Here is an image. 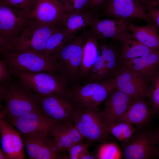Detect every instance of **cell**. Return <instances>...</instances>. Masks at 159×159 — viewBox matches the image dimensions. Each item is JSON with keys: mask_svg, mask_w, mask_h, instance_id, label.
Listing matches in <instances>:
<instances>
[{"mask_svg": "<svg viewBox=\"0 0 159 159\" xmlns=\"http://www.w3.org/2000/svg\"><path fill=\"white\" fill-rule=\"evenodd\" d=\"M0 97L5 105L0 118H16L42 110L36 93L17 77L0 83Z\"/></svg>", "mask_w": 159, "mask_h": 159, "instance_id": "6da1fadb", "label": "cell"}, {"mask_svg": "<svg viewBox=\"0 0 159 159\" xmlns=\"http://www.w3.org/2000/svg\"><path fill=\"white\" fill-rule=\"evenodd\" d=\"M0 54L1 59L5 61L13 77L21 73H58L57 64L52 55L34 51L14 53L0 51Z\"/></svg>", "mask_w": 159, "mask_h": 159, "instance_id": "7a4b0ae2", "label": "cell"}, {"mask_svg": "<svg viewBox=\"0 0 159 159\" xmlns=\"http://www.w3.org/2000/svg\"><path fill=\"white\" fill-rule=\"evenodd\" d=\"M88 33L83 30L52 55L56 61L58 73L64 78L67 84L80 77L83 46Z\"/></svg>", "mask_w": 159, "mask_h": 159, "instance_id": "3957f363", "label": "cell"}, {"mask_svg": "<svg viewBox=\"0 0 159 159\" xmlns=\"http://www.w3.org/2000/svg\"><path fill=\"white\" fill-rule=\"evenodd\" d=\"M58 27V24H43L32 19L16 40L4 52L14 53L34 51L44 54L48 41Z\"/></svg>", "mask_w": 159, "mask_h": 159, "instance_id": "277c9868", "label": "cell"}, {"mask_svg": "<svg viewBox=\"0 0 159 159\" xmlns=\"http://www.w3.org/2000/svg\"><path fill=\"white\" fill-rule=\"evenodd\" d=\"M29 13L0 3V51H5L32 21Z\"/></svg>", "mask_w": 159, "mask_h": 159, "instance_id": "5b68a950", "label": "cell"}, {"mask_svg": "<svg viewBox=\"0 0 159 159\" xmlns=\"http://www.w3.org/2000/svg\"><path fill=\"white\" fill-rule=\"evenodd\" d=\"M117 86L115 78L99 82H91L70 88V97L78 108H96Z\"/></svg>", "mask_w": 159, "mask_h": 159, "instance_id": "8992f818", "label": "cell"}, {"mask_svg": "<svg viewBox=\"0 0 159 159\" xmlns=\"http://www.w3.org/2000/svg\"><path fill=\"white\" fill-rule=\"evenodd\" d=\"M13 77L18 78L36 94L70 96V88L67 84L64 78L57 72L19 73Z\"/></svg>", "mask_w": 159, "mask_h": 159, "instance_id": "52a82bcc", "label": "cell"}, {"mask_svg": "<svg viewBox=\"0 0 159 159\" xmlns=\"http://www.w3.org/2000/svg\"><path fill=\"white\" fill-rule=\"evenodd\" d=\"M147 127L137 128L127 142L122 143L123 157L126 159H150L159 156L155 130Z\"/></svg>", "mask_w": 159, "mask_h": 159, "instance_id": "ba28073f", "label": "cell"}, {"mask_svg": "<svg viewBox=\"0 0 159 159\" xmlns=\"http://www.w3.org/2000/svg\"><path fill=\"white\" fill-rule=\"evenodd\" d=\"M98 54L88 77L91 82H99L115 78L119 61L120 48L100 40Z\"/></svg>", "mask_w": 159, "mask_h": 159, "instance_id": "9c48e42d", "label": "cell"}, {"mask_svg": "<svg viewBox=\"0 0 159 159\" xmlns=\"http://www.w3.org/2000/svg\"><path fill=\"white\" fill-rule=\"evenodd\" d=\"M74 123L84 138L89 142H105L109 132L104 125L101 112L98 108L77 107Z\"/></svg>", "mask_w": 159, "mask_h": 159, "instance_id": "30bf717a", "label": "cell"}, {"mask_svg": "<svg viewBox=\"0 0 159 159\" xmlns=\"http://www.w3.org/2000/svg\"><path fill=\"white\" fill-rule=\"evenodd\" d=\"M36 94L40 103L42 111L49 118L57 123H74L77 107L70 96L56 94Z\"/></svg>", "mask_w": 159, "mask_h": 159, "instance_id": "8fae6325", "label": "cell"}, {"mask_svg": "<svg viewBox=\"0 0 159 159\" xmlns=\"http://www.w3.org/2000/svg\"><path fill=\"white\" fill-rule=\"evenodd\" d=\"M4 119L16 127L20 133L24 134H43L52 136L57 124L42 110L33 111L16 118Z\"/></svg>", "mask_w": 159, "mask_h": 159, "instance_id": "7c38bea8", "label": "cell"}, {"mask_svg": "<svg viewBox=\"0 0 159 159\" xmlns=\"http://www.w3.org/2000/svg\"><path fill=\"white\" fill-rule=\"evenodd\" d=\"M20 134L29 158H66L67 157L62 155V152L57 148L54 138L51 136L43 134Z\"/></svg>", "mask_w": 159, "mask_h": 159, "instance_id": "4fadbf2b", "label": "cell"}, {"mask_svg": "<svg viewBox=\"0 0 159 159\" xmlns=\"http://www.w3.org/2000/svg\"><path fill=\"white\" fill-rule=\"evenodd\" d=\"M103 15L113 18H138L156 25L138 0H108L105 5Z\"/></svg>", "mask_w": 159, "mask_h": 159, "instance_id": "5bb4252c", "label": "cell"}, {"mask_svg": "<svg viewBox=\"0 0 159 159\" xmlns=\"http://www.w3.org/2000/svg\"><path fill=\"white\" fill-rule=\"evenodd\" d=\"M132 19L115 18L101 19L96 15L89 26L90 33L99 40L110 39L121 42Z\"/></svg>", "mask_w": 159, "mask_h": 159, "instance_id": "9a60e30c", "label": "cell"}, {"mask_svg": "<svg viewBox=\"0 0 159 159\" xmlns=\"http://www.w3.org/2000/svg\"><path fill=\"white\" fill-rule=\"evenodd\" d=\"M117 88L133 99L145 98L149 82L135 72L118 65L115 76Z\"/></svg>", "mask_w": 159, "mask_h": 159, "instance_id": "2e32d148", "label": "cell"}, {"mask_svg": "<svg viewBox=\"0 0 159 159\" xmlns=\"http://www.w3.org/2000/svg\"><path fill=\"white\" fill-rule=\"evenodd\" d=\"M133 99L117 87L109 95L101 112L103 123L108 131L126 112Z\"/></svg>", "mask_w": 159, "mask_h": 159, "instance_id": "e0dca14e", "label": "cell"}, {"mask_svg": "<svg viewBox=\"0 0 159 159\" xmlns=\"http://www.w3.org/2000/svg\"><path fill=\"white\" fill-rule=\"evenodd\" d=\"M65 14L63 6L58 0H37L29 16L41 24L56 25Z\"/></svg>", "mask_w": 159, "mask_h": 159, "instance_id": "ac0fdd59", "label": "cell"}, {"mask_svg": "<svg viewBox=\"0 0 159 159\" xmlns=\"http://www.w3.org/2000/svg\"><path fill=\"white\" fill-rule=\"evenodd\" d=\"M0 132L1 148L8 159H23L24 145L20 132L4 118L0 119Z\"/></svg>", "mask_w": 159, "mask_h": 159, "instance_id": "d6986e66", "label": "cell"}, {"mask_svg": "<svg viewBox=\"0 0 159 159\" xmlns=\"http://www.w3.org/2000/svg\"><path fill=\"white\" fill-rule=\"evenodd\" d=\"M154 117L145 98L140 97L133 99L127 110L117 121H126L137 128H140L148 127Z\"/></svg>", "mask_w": 159, "mask_h": 159, "instance_id": "ffe728a7", "label": "cell"}, {"mask_svg": "<svg viewBox=\"0 0 159 159\" xmlns=\"http://www.w3.org/2000/svg\"><path fill=\"white\" fill-rule=\"evenodd\" d=\"M118 65L135 72L149 82L159 68V50L140 57L119 61Z\"/></svg>", "mask_w": 159, "mask_h": 159, "instance_id": "44dd1931", "label": "cell"}, {"mask_svg": "<svg viewBox=\"0 0 159 159\" xmlns=\"http://www.w3.org/2000/svg\"><path fill=\"white\" fill-rule=\"evenodd\" d=\"M95 16L92 11L85 9L65 14L58 24L69 35L74 37L78 32L89 26Z\"/></svg>", "mask_w": 159, "mask_h": 159, "instance_id": "7402d4cb", "label": "cell"}, {"mask_svg": "<svg viewBox=\"0 0 159 159\" xmlns=\"http://www.w3.org/2000/svg\"><path fill=\"white\" fill-rule=\"evenodd\" d=\"M99 40L89 33L83 44L80 77H88L98 54Z\"/></svg>", "mask_w": 159, "mask_h": 159, "instance_id": "603a6c76", "label": "cell"}, {"mask_svg": "<svg viewBox=\"0 0 159 159\" xmlns=\"http://www.w3.org/2000/svg\"><path fill=\"white\" fill-rule=\"evenodd\" d=\"M121 43L119 61L140 57L159 50L150 48L139 42L134 37L129 30Z\"/></svg>", "mask_w": 159, "mask_h": 159, "instance_id": "cb8c5ba5", "label": "cell"}, {"mask_svg": "<svg viewBox=\"0 0 159 159\" xmlns=\"http://www.w3.org/2000/svg\"><path fill=\"white\" fill-rule=\"evenodd\" d=\"M157 25L148 24L143 26L135 25L131 22L129 30L134 37L145 45L159 50V35Z\"/></svg>", "mask_w": 159, "mask_h": 159, "instance_id": "d4e9b609", "label": "cell"}, {"mask_svg": "<svg viewBox=\"0 0 159 159\" xmlns=\"http://www.w3.org/2000/svg\"><path fill=\"white\" fill-rule=\"evenodd\" d=\"M145 98L154 117H159V68L150 81Z\"/></svg>", "mask_w": 159, "mask_h": 159, "instance_id": "484cf974", "label": "cell"}, {"mask_svg": "<svg viewBox=\"0 0 159 159\" xmlns=\"http://www.w3.org/2000/svg\"><path fill=\"white\" fill-rule=\"evenodd\" d=\"M74 37L69 35L58 24V27L49 40L44 54L48 56L52 54Z\"/></svg>", "mask_w": 159, "mask_h": 159, "instance_id": "4316f807", "label": "cell"}, {"mask_svg": "<svg viewBox=\"0 0 159 159\" xmlns=\"http://www.w3.org/2000/svg\"><path fill=\"white\" fill-rule=\"evenodd\" d=\"M137 128L125 121H117L108 131L117 140L122 143L127 142L132 136Z\"/></svg>", "mask_w": 159, "mask_h": 159, "instance_id": "83f0119b", "label": "cell"}, {"mask_svg": "<svg viewBox=\"0 0 159 159\" xmlns=\"http://www.w3.org/2000/svg\"><path fill=\"white\" fill-rule=\"evenodd\" d=\"M96 156L98 159H119L123 157L122 151L116 144L106 142L100 145Z\"/></svg>", "mask_w": 159, "mask_h": 159, "instance_id": "f1b7e54d", "label": "cell"}, {"mask_svg": "<svg viewBox=\"0 0 159 159\" xmlns=\"http://www.w3.org/2000/svg\"><path fill=\"white\" fill-rule=\"evenodd\" d=\"M36 1L37 0H0V3L30 13Z\"/></svg>", "mask_w": 159, "mask_h": 159, "instance_id": "f546056e", "label": "cell"}, {"mask_svg": "<svg viewBox=\"0 0 159 159\" xmlns=\"http://www.w3.org/2000/svg\"><path fill=\"white\" fill-rule=\"evenodd\" d=\"M62 123L74 144L83 142L85 138L73 123L70 122H64Z\"/></svg>", "mask_w": 159, "mask_h": 159, "instance_id": "4dcf8cb0", "label": "cell"}, {"mask_svg": "<svg viewBox=\"0 0 159 159\" xmlns=\"http://www.w3.org/2000/svg\"><path fill=\"white\" fill-rule=\"evenodd\" d=\"M90 145V142L86 143L83 142L74 144L67 150L69 155L68 158L79 159L80 154L87 150Z\"/></svg>", "mask_w": 159, "mask_h": 159, "instance_id": "1f68e13d", "label": "cell"}, {"mask_svg": "<svg viewBox=\"0 0 159 159\" xmlns=\"http://www.w3.org/2000/svg\"><path fill=\"white\" fill-rule=\"evenodd\" d=\"M12 76L6 64L3 60H0V83L7 82L11 80Z\"/></svg>", "mask_w": 159, "mask_h": 159, "instance_id": "d6a6232c", "label": "cell"}, {"mask_svg": "<svg viewBox=\"0 0 159 159\" xmlns=\"http://www.w3.org/2000/svg\"><path fill=\"white\" fill-rule=\"evenodd\" d=\"M146 9L149 16L159 27V9L148 6Z\"/></svg>", "mask_w": 159, "mask_h": 159, "instance_id": "836d02e7", "label": "cell"}, {"mask_svg": "<svg viewBox=\"0 0 159 159\" xmlns=\"http://www.w3.org/2000/svg\"><path fill=\"white\" fill-rule=\"evenodd\" d=\"M90 0H73L72 12L80 11L88 6Z\"/></svg>", "mask_w": 159, "mask_h": 159, "instance_id": "e575fe53", "label": "cell"}, {"mask_svg": "<svg viewBox=\"0 0 159 159\" xmlns=\"http://www.w3.org/2000/svg\"><path fill=\"white\" fill-rule=\"evenodd\" d=\"M63 6L65 14L72 12L73 4V0H58Z\"/></svg>", "mask_w": 159, "mask_h": 159, "instance_id": "d590c367", "label": "cell"}, {"mask_svg": "<svg viewBox=\"0 0 159 159\" xmlns=\"http://www.w3.org/2000/svg\"><path fill=\"white\" fill-rule=\"evenodd\" d=\"M108 0H90L88 6L91 8L96 9L105 5Z\"/></svg>", "mask_w": 159, "mask_h": 159, "instance_id": "8d00e7d4", "label": "cell"}, {"mask_svg": "<svg viewBox=\"0 0 159 159\" xmlns=\"http://www.w3.org/2000/svg\"><path fill=\"white\" fill-rule=\"evenodd\" d=\"M97 159L96 156L89 153L87 150L81 153L79 156V159Z\"/></svg>", "mask_w": 159, "mask_h": 159, "instance_id": "74e56055", "label": "cell"}, {"mask_svg": "<svg viewBox=\"0 0 159 159\" xmlns=\"http://www.w3.org/2000/svg\"><path fill=\"white\" fill-rule=\"evenodd\" d=\"M148 6L159 9V0H150Z\"/></svg>", "mask_w": 159, "mask_h": 159, "instance_id": "f35d334b", "label": "cell"}, {"mask_svg": "<svg viewBox=\"0 0 159 159\" xmlns=\"http://www.w3.org/2000/svg\"><path fill=\"white\" fill-rule=\"evenodd\" d=\"M155 132L157 141V147L159 155V127L155 130Z\"/></svg>", "mask_w": 159, "mask_h": 159, "instance_id": "ab89813d", "label": "cell"}, {"mask_svg": "<svg viewBox=\"0 0 159 159\" xmlns=\"http://www.w3.org/2000/svg\"><path fill=\"white\" fill-rule=\"evenodd\" d=\"M146 10V8L150 0H138Z\"/></svg>", "mask_w": 159, "mask_h": 159, "instance_id": "60d3db41", "label": "cell"}, {"mask_svg": "<svg viewBox=\"0 0 159 159\" xmlns=\"http://www.w3.org/2000/svg\"><path fill=\"white\" fill-rule=\"evenodd\" d=\"M0 159H8V158L6 155L3 151L2 148H0Z\"/></svg>", "mask_w": 159, "mask_h": 159, "instance_id": "b9f144b4", "label": "cell"}]
</instances>
